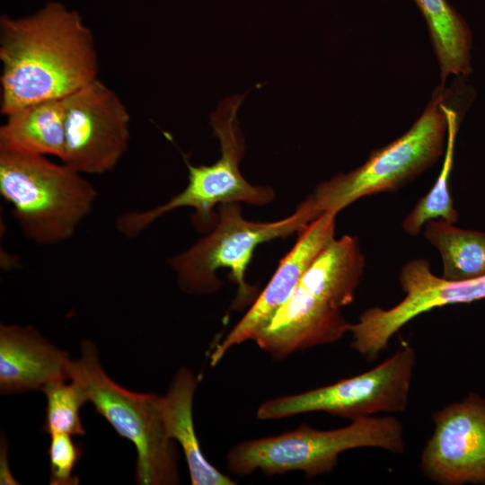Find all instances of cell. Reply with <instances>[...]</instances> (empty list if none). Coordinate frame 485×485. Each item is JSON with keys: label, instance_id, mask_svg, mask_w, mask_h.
I'll use <instances>...</instances> for the list:
<instances>
[{"label": "cell", "instance_id": "1", "mask_svg": "<svg viewBox=\"0 0 485 485\" xmlns=\"http://www.w3.org/2000/svg\"><path fill=\"white\" fill-rule=\"evenodd\" d=\"M1 113L62 100L98 78L93 34L80 13L60 2L0 18Z\"/></svg>", "mask_w": 485, "mask_h": 485}, {"label": "cell", "instance_id": "2", "mask_svg": "<svg viewBox=\"0 0 485 485\" xmlns=\"http://www.w3.org/2000/svg\"><path fill=\"white\" fill-rule=\"evenodd\" d=\"M366 266L358 239H333L313 261L267 328L255 339L276 360L349 332L342 308L350 304Z\"/></svg>", "mask_w": 485, "mask_h": 485}, {"label": "cell", "instance_id": "3", "mask_svg": "<svg viewBox=\"0 0 485 485\" xmlns=\"http://www.w3.org/2000/svg\"><path fill=\"white\" fill-rule=\"evenodd\" d=\"M0 194L28 240L53 246L74 235L93 211L98 192L63 162L0 151Z\"/></svg>", "mask_w": 485, "mask_h": 485}, {"label": "cell", "instance_id": "4", "mask_svg": "<svg viewBox=\"0 0 485 485\" xmlns=\"http://www.w3.org/2000/svg\"><path fill=\"white\" fill-rule=\"evenodd\" d=\"M361 447L404 453L402 424L393 416L360 418L330 430L303 423L289 432L234 445L226 454V465L237 476L251 475L255 471L266 475L299 471L313 478L331 472L342 453Z\"/></svg>", "mask_w": 485, "mask_h": 485}, {"label": "cell", "instance_id": "5", "mask_svg": "<svg viewBox=\"0 0 485 485\" xmlns=\"http://www.w3.org/2000/svg\"><path fill=\"white\" fill-rule=\"evenodd\" d=\"M243 97L238 94L225 99L210 115V125L220 141V158L212 164L197 166L186 159L189 176L184 190L163 205L120 214L116 227L121 234L136 238L156 219L180 207H193L195 226L200 231L209 230L217 221V215L213 212L217 205L244 202L264 206L273 200L270 187L249 183L239 169L245 145L237 113Z\"/></svg>", "mask_w": 485, "mask_h": 485}, {"label": "cell", "instance_id": "6", "mask_svg": "<svg viewBox=\"0 0 485 485\" xmlns=\"http://www.w3.org/2000/svg\"><path fill=\"white\" fill-rule=\"evenodd\" d=\"M69 379L83 388L96 412L136 446L137 483H179L178 452L165 431L162 396L131 392L116 384L102 369L97 348L89 340L83 342L80 357L72 360Z\"/></svg>", "mask_w": 485, "mask_h": 485}, {"label": "cell", "instance_id": "7", "mask_svg": "<svg viewBox=\"0 0 485 485\" xmlns=\"http://www.w3.org/2000/svg\"><path fill=\"white\" fill-rule=\"evenodd\" d=\"M445 93L436 90L420 117L401 137L375 149L359 167L326 181L304 201L317 218L336 215L356 200L392 192L433 166L445 149Z\"/></svg>", "mask_w": 485, "mask_h": 485}, {"label": "cell", "instance_id": "8", "mask_svg": "<svg viewBox=\"0 0 485 485\" xmlns=\"http://www.w3.org/2000/svg\"><path fill=\"white\" fill-rule=\"evenodd\" d=\"M219 207L211 232L188 250L171 257L169 264L181 288L198 295L216 291L221 287L216 270L228 269L238 286L235 304L242 306L254 295L255 288L245 281V271L256 247L298 232L314 217L304 202L285 219L266 223L244 219L238 203Z\"/></svg>", "mask_w": 485, "mask_h": 485}, {"label": "cell", "instance_id": "9", "mask_svg": "<svg viewBox=\"0 0 485 485\" xmlns=\"http://www.w3.org/2000/svg\"><path fill=\"white\" fill-rule=\"evenodd\" d=\"M416 352L401 341L397 351L375 367L304 392L276 397L257 410L260 420L322 411L351 420L376 413L406 410Z\"/></svg>", "mask_w": 485, "mask_h": 485}, {"label": "cell", "instance_id": "10", "mask_svg": "<svg viewBox=\"0 0 485 485\" xmlns=\"http://www.w3.org/2000/svg\"><path fill=\"white\" fill-rule=\"evenodd\" d=\"M62 101L66 143L60 161L84 175L113 170L130 140V115L123 101L98 78Z\"/></svg>", "mask_w": 485, "mask_h": 485}, {"label": "cell", "instance_id": "11", "mask_svg": "<svg viewBox=\"0 0 485 485\" xmlns=\"http://www.w3.org/2000/svg\"><path fill=\"white\" fill-rule=\"evenodd\" d=\"M420 455L426 477L441 485H485V399L472 392L432 415Z\"/></svg>", "mask_w": 485, "mask_h": 485}, {"label": "cell", "instance_id": "12", "mask_svg": "<svg viewBox=\"0 0 485 485\" xmlns=\"http://www.w3.org/2000/svg\"><path fill=\"white\" fill-rule=\"evenodd\" d=\"M336 215L322 214L300 228L293 248L280 260L269 282L244 316L216 345L210 365L216 366L229 349L255 339L287 301L301 278L321 251L334 239Z\"/></svg>", "mask_w": 485, "mask_h": 485}, {"label": "cell", "instance_id": "13", "mask_svg": "<svg viewBox=\"0 0 485 485\" xmlns=\"http://www.w3.org/2000/svg\"><path fill=\"white\" fill-rule=\"evenodd\" d=\"M69 355L31 326L0 325V392L42 390L69 379Z\"/></svg>", "mask_w": 485, "mask_h": 485}, {"label": "cell", "instance_id": "14", "mask_svg": "<svg viewBox=\"0 0 485 485\" xmlns=\"http://www.w3.org/2000/svg\"><path fill=\"white\" fill-rule=\"evenodd\" d=\"M399 282L405 296L388 310L390 321L397 327H403L434 308L485 298V277L464 281L447 280L434 275L424 259L405 263L400 270Z\"/></svg>", "mask_w": 485, "mask_h": 485}, {"label": "cell", "instance_id": "15", "mask_svg": "<svg viewBox=\"0 0 485 485\" xmlns=\"http://www.w3.org/2000/svg\"><path fill=\"white\" fill-rule=\"evenodd\" d=\"M198 382L187 367H181L175 374L161 401L166 434L181 446L192 485H234L235 481L211 464L200 448L192 416L193 398Z\"/></svg>", "mask_w": 485, "mask_h": 485}, {"label": "cell", "instance_id": "16", "mask_svg": "<svg viewBox=\"0 0 485 485\" xmlns=\"http://www.w3.org/2000/svg\"><path fill=\"white\" fill-rule=\"evenodd\" d=\"M0 127V151L62 159L66 143L62 100H48L20 107Z\"/></svg>", "mask_w": 485, "mask_h": 485}, {"label": "cell", "instance_id": "17", "mask_svg": "<svg viewBox=\"0 0 485 485\" xmlns=\"http://www.w3.org/2000/svg\"><path fill=\"white\" fill-rule=\"evenodd\" d=\"M413 1L428 25L442 85L451 75H468L472 71V37L465 21L446 0Z\"/></svg>", "mask_w": 485, "mask_h": 485}, {"label": "cell", "instance_id": "18", "mask_svg": "<svg viewBox=\"0 0 485 485\" xmlns=\"http://www.w3.org/2000/svg\"><path fill=\"white\" fill-rule=\"evenodd\" d=\"M423 234L441 255L444 278L464 281L485 277V233L433 219L425 225Z\"/></svg>", "mask_w": 485, "mask_h": 485}, {"label": "cell", "instance_id": "19", "mask_svg": "<svg viewBox=\"0 0 485 485\" xmlns=\"http://www.w3.org/2000/svg\"><path fill=\"white\" fill-rule=\"evenodd\" d=\"M447 120L445 159L440 173L432 189L421 198L403 219L402 230L410 236L419 235L427 222L444 219L454 224L459 217L448 190V178L453 167L454 140L458 128L456 112L444 103Z\"/></svg>", "mask_w": 485, "mask_h": 485}, {"label": "cell", "instance_id": "20", "mask_svg": "<svg viewBox=\"0 0 485 485\" xmlns=\"http://www.w3.org/2000/svg\"><path fill=\"white\" fill-rule=\"evenodd\" d=\"M41 391L47 400L44 431L49 435H84L79 412L82 406L88 402V398L83 388L74 381L70 384L58 381L47 384Z\"/></svg>", "mask_w": 485, "mask_h": 485}, {"label": "cell", "instance_id": "21", "mask_svg": "<svg viewBox=\"0 0 485 485\" xmlns=\"http://www.w3.org/2000/svg\"><path fill=\"white\" fill-rule=\"evenodd\" d=\"M48 454L50 466L51 485H75L79 480L74 475L76 463L82 456V447L71 435L56 433L50 435Z\"/></svg>", "mask_w": 485, "mask_h": 485}, {"label": "cell", "instance_id": "22", "mask_svg": "<svg viewBox=\"0 0 485 485\" xmlns=\"http://www.w3.org/2000/svg\"><path fill=\"white\" fill-rule=\"evenodd\" d=\"M0 484H18L12 476L7 458V445L4 441L3 444V440L0 452Z\"/></svg>", "mask_w": 485, "mask_h": 485}]
</instances>
